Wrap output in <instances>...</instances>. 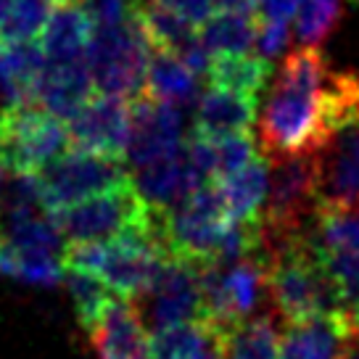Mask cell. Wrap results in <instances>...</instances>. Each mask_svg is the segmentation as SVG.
I'll use <instances>...</instances> for the list:
<instances>
[{
    "instance_id": "obj_27",
    "label": "cell",
    "mask_w": 359,
    "mask_h": 359,
    "mask_svg": "<svg viewBox=\"0 0 359 359\" xmlns=\"http://www.w3.org/2000/svg\"><path fill=\"white\" fill-rule=\"evenodd\" d=\"M67 283L69 291H72V299H74V309H77V320L85 330H93L98 325V320L103 317V312L111 306L116 299V293L95 275H88V272H67Z\"/></svg>"
},
{
    "instance_id": "obj_23",
    "label": "cell",
    "mask_w": 359,
    "mask_h": 359,
    "mask_svg": "<svg viewBox=\"0 0 359 359\" xmlns=\"http://www.w3.org/2000/svg\"><path fill=\"white\" fill-rule=\"evenodd\" d=\"M278 320L275 309H264L238 325L227 341V359H280L283 333Z\"/></svg>"
},
{
    "instance_id": "obj_24",
    "label": "cell",
    "mask_w": 359,
    "mask_h": 359,
    "mask_svg": "<svg viewBox=\"0 0 359 359\" xmlns=\"http://www.w3.org/2000/svg\"><path fill=\"white\" fill-rule=\"evenodd\" d=\"M214 327L209 323H180L151 330L148 351L151 359H196L206 346Z\"/></svg>"
},
{
    "instance_id": "obj_28",
    "label": "cell",
    "mask_w": 359,
    "mask_h": 359,
    "mask_svg": "<svg viewBox=\"0 0 359 359\" xmlns=\"http://www.w3.org/2000/svg\"><path fill=\"white\" fill-rule=\"evenodd\" d=\"M309 236L317 246L327 251H359V209L317 212Z\"/></svg>"
},
{
    "instance_id": "obj_39",
    "label": "cell",
    "mask_w": 359,
    "mask_h": 359,
    "mask_svg": "<svg viewBox=\"0 0 359 359\" xmlns=\"http://www.w3.org/2000/svg\"><path fill=\"white\" fill-rule=\"evenodd\" d=\"M351 3H359V0H351Z\"/></svg>"
},
{
    "instance_id": "obj_26",
    "label": "cell",
    "mask_w": 359,
    "mask_h": 359,
    "mask_svg": "<svg viewBox=\"0 0 359 359\" xmlns=\"http://www.w3.org/2000/svg\"><path fill=\"white\" fill-rule=\"evenodd\" d=\"M317 251L336 283L341 312L354 325V330H359V251H327L320 246Z\"/></svg>"
},
{
    "instance_id": "obj_33",
    "label": "cell",
    "mask_w": 359,
    "mask_h": 359,
    "mask_svg": "<svg viewBox=\"0 0 359 359\" xmlns=\"http://www.w3.org/2000/svg\"><path fill=\"white\" fill-rule=\"evenodd\" d=\"M259 13L264 22H285L291 24L299 16L302 0H257Z\"/></svg>"
},
{
    "instance_id": "obj_9",
    "label": "cell",
    "mask_w": 359,
    "mask_h": 359,
    "mask_svg": "<svg viewBox=\"0 0 359 359\" xmlns=\"http://www.w3.org/2000/svg\"><path fill=\"white\" fill-rule=\"evenodd\" d=\"M151 330L180 323H203V262L169 259L158 278L137 299Z\"/></svg>"
},
{
    "instance_id": "obj_3",
    "label": "cell",
    "mask_w": 359,
    "mask_h": 359,
    "mask_svg": "<svg viewBox=\"0 0 359 359\" xmlns=\"http://www.w3.org/2000/svg\"><path fill=\"white\" fill-rule=\"evenodd\" d=\"M50 219L67 246H82V243H106L140 230H154L158 224V212L137 191L133 180L116 191L93 196L64 212L50 214Z\"/></svg>"
},
{
    "instance_id": "obj_17",
    "label": "cell",
    "mask_w": 359,
    "mask_h": 359,
    "mask_svg": "<svg viewBox=\"0 0 359 359\" xmlns=\"http://www.w3.org/2000/svg\"><path fill=\"white\" fill-rule=\"evenodd\" d=\"M269 180H272V167H269L267 156L251 158L243 169L217 180L224 209H227L233 222L251 224L262 219L269 196Z\"/></svg>"
},
{
    "instance_id": "obj_19",
    "label": "cell",
    "mask_w": 359,
    "mask_h": 359,
    "mask_svg": "<svg viewBox=\"0 0 359 359\" xmlns=\"http://www.w3.org/2000/svg\"><path fill=\"white\" fill-rule=\"evenodd\" d=\"M48 67L40 40L0 45V90L8 103H37V88Z\"/></svg>"
},
{
    "instance_id": "obj_8",
    "label": "cell",
    "mask_w": 359,
    "mask_h": 359,
    "mask_svg": "<svg viewBox=\"0 0 359 359\" xmlns=\"http://www.w3.org/2000/svg\"><path fill=\"white\" fill-rule=\"evenodd\" d=\"M317 212L359 209V109L341 116L314 151Z\"/></svg>"
},
{
    "instance_id": "obj_37",
    "label": "cell",
    "mask_w": 359,
    "mask_h": 359,
    "mask_svg": "<svg viewBox=\"0 0 359 359\" xmlns=\"http://www.w3.org/2000/svg\"><path fill=\"white\" fill-rule=\"evenodd\" d=\"M3 246H6V241H3V236H0V254H3Z\"/></svg>"
},
{
    "instance_id": "obj_35",
    "label": "cell",
    "mask_w": 359,
    "mask_h": 359,
    "mask_svg": "<svg viewBox=\"0 0 359 359\" xmlns=\"http://www.w3.org/2000/svg\"><path fill=\"white\" fill-rule=\"evenodd\" d=\"M13 3H16V0H0V24L6 22V16H8V13H11Z\"/></svg>"
},
{
    "instance_id": "obj_6",
    "label": "cell",
    "mask_w": 359,
    "mask_h": 359,
    "mask_svg": "<svg viewBox=\"0 0 359 359\" xmlns=\"http://www.w3.org/2000/svg\"><path fill=\"white\" fill-rule=\"evenodd\" d=\"M34 180L40 206L48 214H58L93 196L116 191L135 177L127 161L69 148L67 154H61L48 167L40 169Z\"/></svg>"
},
{
    "instance_id": "obj_5",
    "label": "cell",
    "mask_w": 359,
    "mask_h": 359,
    "mask_svg": "<svg viewBox=\"0 0 359 359\" xmlns=\"http://www.w3.org/2000/svg\"><path fill=\"white\" fill-rule=\"evenodd\" d=\"M69 127L37 103H8L0 111V167L13 177L37 175L67 154Z\"/></svg>"
},
{
    "instance_id": "obj_13",
    "label": "cell",
    "mask_w": 359,
    "mask_h": 359,
    "mask_svg": "<svg viewBox=\"0 0 359 359\" xmlns=\"http://www.w3.org/2000/svg\"><path fill=\"white\" fill-rule=\"evenodd\" d=\"M90 341L101 359H148V330L140 306L130 299L116 302L103 312L98 325L90 330Z\"/></svg>"
},
{
    "instance_id": "obj_15",
    "label": "cell",
    "mask_w": 359,
    "mask_h": 359,
    "mask_svg": "<svg viewBox=\"0 0 359 359\" xmlns=\"http://www.w3.org/2000/svg\"><path fill=\"white\" fill-rule=\"evenodd\" d=\"M185 156L191 161V167L198 172L203 182L209 180H222L233 175L238 169H243L257 158V143L254 135H201L191 133L185 140Z\"/></svg>"
},
{
    "instance_id": "obj_16",
    "label": "cell",
    "mask_w": 359,
    "mask_h": 359,
    "mask_svg": "<svg viewBox=\"0 0 359 359\" xmlns=\"http://www.w3.org/2000/svg\"><path fill=\"white\" fill-rule=\"evenodd\" d=\"M254 122H257V95L209 85L196 106L193 133L243 135L251 133Z\"/></svg>"
},
{
    "instance_id": "obj_32",
    "label": "cell",
    "mask_w": 359,
    "mask_h": 359,
    "mask_svg": "<svg viewBox=\"0 0 359 359\" xmlns=\"http://www.w3.org/2000/svg\"><path fill=\"white\" fill-rule=\"evenodd\" d=\"M161 6H167L172 11H177L180 16H185L188 22H193L196 27H201L212 19L217 8V0H156Z\"/></svg>"
},
{
    "instance_id": "obj_36",
    "label": "cell",
    "mask_w": 359,
    "mask_h": 359,
    "mask_svg": "<svg viewBox=\"0 0 359 359\" xmlns=\"http://www.w3.org/2000/svg\"><path fill=\"white\" fill-rule=\"evenodd\" d=\"M58 3H85V0H58Z\"/></svg>"
},
{
    "instance_id": "obj_11",
    "label": "cell",
    "mask_w": 359,
    "mask_h": 359,
    "mask_svg": "<svg viewBox=\"0 0 359 359\" xmlns=\"http://www.w3.org/2000/svg\"><path fill=\"white\" fill-rule=\"evenodd\" d=\"M182 114L180 106L143 95L133 101V133L127 164L133 172L156 161L177 156L182 151Z\"/></svg>"
},
{
    "instance_id": "obj_31",
    "label": "cell",
    "mask_w": 359,
    "mask_h": 359,
    "mask_svg": "<svg viewBox=\"0 0 359 359\" xmlns=\"http://www.w3.org/2000/svg\"><path fill=\"white\" fill-rule=\"evenodd\" d=\"M288 45V24L285 22H264L262 19V29H259V56L275 58L283 48Z\"/></svg>"
},
{
    "instance_id": "obj_22",
    "label": "cell",
    "mask_w": 359,
    "mask_h": 359,
    "mask_svg": "<svg viewBox=\"0 0 359 359\" xmlns=\"http://www.w3.org/2000/svg\"><path fill=\"white\" fill-rule=\"evenodd\" d=\"M272 64L259 53H227V56H212L206 79L217 88L236 90L246 95H259L269 82Z\"/></svg>"
},
{
    "instance_id": "obj_34",
    "label": "cell",
    "mask_w": 359,
    "mask_h": 359,
    "mask_svg": "<svg viewBox=\"0 0 359 359\" xmlns=\"http://www.w3.org/2000/svg\"><path fill=\"white\" fill-rule=\"evenodd\" d=\"M217 8H224V11H248V13H259L257 0H217Z\"/></svg>"
},
{
    "instance_id": "obj_1",
    "label": "cell",
    "mask_w": 359,
    "mask_h": 359,
    "mask_svg": "<svg viewBox=\"0 0 359 359\" xmlns=\"http://www.w3.org/2000/svg\"><path fill=\"white\" fill-rule=\"evenodd\" d=\"M336 74L314 45L285 56L259 119V143L267 158L314 154L336 124Z\"/></svg>"
},
{
    "instance_id": "obj_7",
    "label": "cell",
    "mask_w": 359,
    "mask_h": 359,
    "mask_svg": "<svg viewBox=\"0 0 359 359\" xmlns=\"http://www.w3.org/2000/svg\"><path fill=\"white\" fill-rule=\"evenodd\" d=\"M317 209L314 154L275 158L269 196L262 214V233L267 238L304 236L312 230Z\"/></svg>"
},
{
    "instance_id": "obj_4",
    "label": "cell",
    "mask_w": 359,
    "mask_h": 359,
    "mask_svg": "<svg viewBox=\"0 0 359 359\" xmlns=\"http://www.w3.org/2000/svg\"><path fill=\"white\" fill-rule=\"evenodd\" d=\"M151 56L154 48L133 13L119 27H95L85 58L98 93L137 101L146 95Z\"/></svg>"
},
{
    "instance_id": "obj_12",
    "label": "cell",
    "mask_w": 359,
    "mask_h": 359,
    "mask_svg": "<svg viewBox=\"0 0 359 359\" xmlns=\"http://www.w3.org/2000/svg\"><path fill=\"white\" fill-rule=\"evenodd\" d=\"M357 336L344 314L291 323L283 327L280 359H348Z\"/></svg>"
},
{
    "instance_id": "obj_21",
    "label": "cell",
    "mask_w": 359,
    "mask_h": 359,
    "mask_svg": "<svg viewBox=\"0 0 359 359\" xmlns=\"http://www.w3.org/2000/svg\"><path fill=\"white\" fill-rule=\"evenodd\" d=\"M146 95L158 101L185 106L193 103L198 95V74L185 61L167 50H154L151 67H148Z\"/></svg>"
},
{
    "instance_id": "obj_10",
    "label": "cell",
    "mask_w": 359,
    "mask_h": 359,
    "mask_svg": "<svg viewBox=\"0 0 359 359\" xmlns=\"http://www.w3.org/2000/svg\"><path fill=\"white\" fill-rule=\"evenodd\" d=\"M69 143L77 151L127 161L133 133V101L95 93L67 122Z\"/></svg>"
},
{
    "instance_id": "obj_2",
    "label": "cell",
    "mask_w": 359,
    "mask_h": 359,
    "mask_svg": "<svg viewBox=\"0 0 359 359\" xmlns=\"http://www.w3.org/2000/svg\"><path fill=\"white\" fill-rule=\"evenodd\" d=\"M169 251L158 238V224L154 230H140L130 236L114 238L106 243H82L67 246L64 269L88 272L101 278L116 296L137 302L158 278L161 267L169 262Z\"/></svg>"
},
{
    "instance_id": "obj_25",
    "label": "cell",
    "mask_w": 359,
    "mask_h": 359,
    "mask_svg": "<svg viewBox=\"0 0 359 359\" xmlns=\"http://www.w3.org/2000/svg\"><path fill=\"white\" fill-rule=\"evenodd\" d=\"M58 0H16L6 22L0 24V45H22L40 40Z\"/></svg>"
},
{
    "instance_id": "obj_30",
    "label": "cell",
    "mask_w": 359,
    "mask_h": 359,
    "mask_svg": "<svg viewBox=\"0 0 359 359\" xmlns=\"http://www.w3.org/2000/svg\"><path fill=\"white\" fill-rule=\"evenodd\" d=\"M95 27H119L133 16V0H85Z\"/></svg>"
},
{
    "instance_id": "obj_29",
    "label": "cell",
    "mask_w": 359,
    "mask_h": 359,
    "mask_svg": "<svg viewBox=\"0 0 359 359\" xmlns=\"http://www.w3.org/2000/svg\"><path fill=\"white\" fill-rule=\"evenodd\" d=\"M338 13H341V0H302V8L296 16L299 40L317 48V43H323L336 27Z\"/></svg>"
},
{
    "instance_id": "obj_20",
    "label": "cell",
    "mask_w": 359,
    "mask_h": 359,
    "mask_svg": "<svg viewBox=\"0 0 359 359\" xmlns=\"http://www.w3.org/2000/svg\"><path fill=\"white\" fill-rule=\"evenodd\" d=\"M262 13L248 11H219L198 27V40L212 56L227 53H251L259 43Z\"/></svg>"
},
{
    "instance_id": "obj_18",
    "label": "cell",
    "mask_w": 359,
    "mask_h": 359,
    "mask_svg": "<svg viewBox=\"0 0 359 359\" xmlns=\"http://www.w3.org/2000/svg\"><path fill=\"white\" fill-rule=\"evenodd\" d=\"M93 34L95 22L85 3H58L40 37V45L48 61H77L88 56Z\"/></svg>"
},
{
    "instance_id": "obj_38",
    "label": "cell",
    "mask_w": 359,
    "mask_h": 359,
    "mask_svg": "<svg viewBox=\"0 0 359 359\" xmlns=\"http://www.w3.org/2000/svg\"><path fill=\"white\" fill-rule=\"evenodd\" d=\"M0 180H3V167H0Z\"/></svg>"
},
{
    "instance_id": "obj_14",
    "label": "cell",
    "mask_w": 359,
    "mask_h": 359,
    "mask_svg": "<svg viewBox=\"0 0 359 359\" xmlns=\"http://www.w3.org/2000/svg\"><path fill=\"white\" fill-rule=\"evenodd\" d=\"M95 93L98 90L90 74L88 58L48 61L40 88H37V106H43L45 111L56 114L58 119L69 122Z\"/></svg>"
}]
</instances>
